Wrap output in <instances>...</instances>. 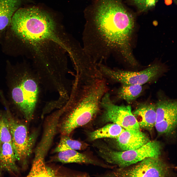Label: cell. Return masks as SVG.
<instances>
[{"mask_svg":"<svg viewBox=\"0 0 177 177\" xmlns=\"http://www.w3.org/2000/svg\"><path fill=\"white\" fill-rule=\"evenodd\" d=\"M94 30L83 37L86 49L95 56L106 59L111 56L125 59L132 57L131 44L134 26L132 15L121 0H98Z\"/></svg>","mask_w":177,"mask_h":177,"instance_id":"1","label":"cell"},{"mask_svg":"<svg viewBox=\"0 0 177 177\" xmlns=\"http://www.w3.org/2000/svg\"><path fill=\"white\" fill-rule=\"evenodd\" d=\"M79 99L60 126L62 135H69L76 128L88 123L96 115L101 99L107 90L104 78L83 80Z\"/></svg>","mask_w":177,"mask_h":177,"instance_id":"2","label":"cell"},{"mask_svg":"<svg viewBox=\"0 0 177 177\" xmlns=\"http://www.w3.org/2000/svg\"><path fill=\"white\" fill-rule=\"evenodd\" d=\"M10 25L13 31L28 44L36 37L49 34L57 29L48 15L34 7L18 9L13 16Z\"/></svg>","mask_w":177,"mask_h":177,"instance_id":"3","label":"cell"},{"mask_svg":"<svg viewBox=\"0 0 177 177\" xmlns=\"http://www.w3.org/2000/svg\"><path fill=\"white\" fill-rule=\"evenodd\" d=\"M100 156L107 162L124 168L136 164L149 157H159L161 146L156 141L149 142L137 149L117 151L102 144L98 147Z\"/></svg>","mask_w":177,"mask_h":177,"instance_id":"4","label":"cell"},{"mask_svg":"<svg viewBox=\"0 0 177 177\" xmlns=\"http://www.w3.org/2000/svg\"><path fill=\"white\" fill-rule=\"evenodd\" d=\"M9 85L12 100L26 118H32L37 103L38 87L34 79L27 74L16 77Z\"/></svg>","mask_w":177,"mask_h":177,"instance_id":"5","label":"cell"},{"mask_svg":"<svg viewBox=\"0 0 177 177\" xmlns=\"http://www.w3.org/2000/svg\"><path fill=\"white\" fill-rule=\"evenodd\" d=\"M99 68L104 76L122 84L142 85L159 76L163 71L161 65L155 64L139 72L112 69L102 63L98 64Z\"/></svg>","mask_w":177,"mask_h":177,"instance_id":"6","label":"cell"},{"mask_svg":"<svg viewBox=\"0 0 177 177\" xmlns=\"http://www.w3.org/2000/svg\"><path fill=\"white\" fill-rule=\"evenodd\" d=\"M6 114L12 136V144L17 160L25 165L32 152L35 134H29L25 124L16 120L8 110Z\"/></svg>","mask_w":177,"mask_h":177,"instance_id":"7","label":"cell"},{"mask_svg":"<svg viewBox=\"0 0 177 177\" xmlns=\"http://www.w3.org/2000/svg\"><path fill=\"white\" fill-rule=\"evenodd\" d=\"M100 106L104 112L102 120L103 122H111L124 129L131 130H140V127L131 111L130 105H118L114 104L107 92L103 96Z\"/></svg>","mask_w":177,"mask_h":177,"instance_id":"8","label":"cell"},{"mask_svg":"<svg viewBox=\"0 0 177 177\" xmlns=\"http://www.w3.org/2000/svg\"><path fill=\"white\" fill-rule=\"evenodd\" d=\"M168 173L167 166L159 157H149L128 167L120 168L107 175L117 177H164L168 175Z\"/></svg>","mask_w":177,"mask_h":177,"instance_id":"9","label":"cell"},{"mask_svg":"<svg viewBox=\"0 0 177 177\" xmlns=\"http://www.w3.org/2000/svg\"><path fill=\"white\" fill-rule=\"evenodd\" d=\"M116 139V146L120 151L137 149L150 141L147 135L140 130L125 129Z\"/></svg>","mask_w":177,"mask_h":177,"instance_id":"10","label":"cell"},{"mask_svg":"<svg viewBox=\"0 0 177 177\" xmlns=\"http://www.w3.org/2000/svg\"><path fill=\"white\" fill-rule=\"evenodd\" d=\"M132 113L140 128L151 131L155 126L156 119L155 105L151 103L142 104Z\"/></svg>","mask_w":177,"mask_h":177,"instance_id":"11","label":"cell"},{"mask_svg":"<svg viewBox=\"0 0 177 177\" xmlns=\"http://www.w3.org/2000/svg\"><path fill=\"white\" fill-rule=\"evenodd\" d=\"M16 160L11 143H5L0 146V168L13 174L17 173L19 169Z\"/></svg>","mask_w":177,"mask_h":177,"instance_id":"12","label":"cell"},{"mask_svg":"<svg viewBox=\"0 0 177 177\" xmlns=\"http://www.w3.org/2000/svg\"><path fill=\"white\" fill-rule=\"evenodd\" d=\"M21 4V0H0V32L10 25L13 16Z\"/></svg>","mask_w":177,"mask_h":177,"instance_id":"13","label":"cell"},{"mask_svg":"<svg viewBox=\"0 0 177 177\" xmlns=\"http://www.w3.org/2000/svg\"><path fill=\"white\" fill-rule=\"evenodd\" d=\"M56 158V160L63 163H76L90 164L107 167L103 164L91 159L87 155L79 153L75 150H68L59 152Z\"/></svg>","mask_w":177,"mask_h":177,"instance_id":"14","label":"cell"},{"mask_svg":"<svg viewBox=\"0 0 177 177\" xmlns=\"http://www.w3.org/2000/svg\"><path fill=\"white\" fill-rule=\"evenodd\" d=\"M124 129L119 125L113 123L90 133L89 138L92 141L104 138L116 139Z\"/></svg>","mask_w":177,"mask_h":177,"instance_id":"15","label":"cell"},{"mask_svg":"<svg viewBox=\"0 0 177 177\" xmlns=\"http://www.w3.org/2000/svg\"><path fill=\"white\" fill-rule=\"evenodd\" d=\"M156 114V123L164 119L177 114V104L176 101L168 100L159 101L155 105Z\"/></svg>","mask_w":177,"mask_h":177,"instance_id":"16","label":"cell"},{"mask_svg":"<svg viewBox=\"0 0 177 177\" xmlns=\"http://www.w3.org/2000/svg\"><path fill=\"white\" fill-rule=\"evenodd\" d=\"M55 171L46 165L44 159L34 158L27 177H55Z\"/></svg>","mask_w":177,"mask_h":177,"instance_id":"17","label":"cell"},{"mask_svg":"<svg viewBox=\"0 0 177 177\" xmlns=\"http://www.w3.org/2000/svg\"><path fill=\"white\" fill-rule=\"evenodd\" d=\"M122 85L118 91V96L128 103H130L137 98L142 91V85Z\"/></svg>","mask_w":177,"mask_h":177,"instance_id":"18","label":"cell"},{"mask_svg":"<svg viewBox=\"0 0 177 177\" xmlns=\"http://www.w3.org/2000/svg\"><path fill=\"white\" fill-rule=\"evenodd\" d=\"M88 146L86 143L72 139L69 135H62L54 151L58 152L68 150L83 149Z\"/></svg>","mask_w":177,"mask_h":177,"instance_id":"19","label":"cell"},{"mask_svg":"<svg viewBox=\"0 0 177 177\" xmlns=\"http://www.w3.org/2000/svg\"><path fill=\"white\" fill-rule=\"evenodd\" d=\"M177 114H175L156 123L155 127L159 134H168L171 132L176 126Z\"/></svg>","mask_w":177,"mask_h":177,"instance_id":"20","label":"cell"},{"mask_svg":"<svg viewBox=\"0 0 177 177\" xmlns=\"http://www.w3.org/2000/svg\"><path fill=\"white\" fill-rule=\"evenodd\" d=\"M12 136L7 115L0 113V146L3 143H12Z\"/></svg>","mask_w":177,"mask_h":177,"instance_id":"21","label":"cell"},{"mask_svg":"<svg viewBox=\"0 0 177 177\" xmlns=\"http://www.w3.org/2000/svg\"><path fill=\"white\" fill-rule=\"evenodd\" d=\"M158 0H132L133 3L142 11L147 10L155 6Z\"/></svg>","mask_w":177,"mask_h":177,"instance_id":"22","label":"cell"},{"mask_svg":"<svg viewBox=\"0 0 177 177\" xmlns=\"http://www.w3.org/2000/svg\"><path fill=\"white\" fill-rule=\"evenodd\" d=\"M165 4L167 5H170L172 3V0H165Z\"/></svg>","mask_w":177,"mask_h":177,"instance_id":"23","label":"cell"},{"mask_svg":"<svg viewBox=\"0 0 177 177\" xmlns=\"http://www.w3.org/2000/svg\"><path fill=\"white\" fill-rule=\"evenodd\" d=\"M1 175V172L0 171V176Z\"/></svg>","mask_w":177,"mask_h":177,"instance_id":"24","label":"cell"}]
</instances>
